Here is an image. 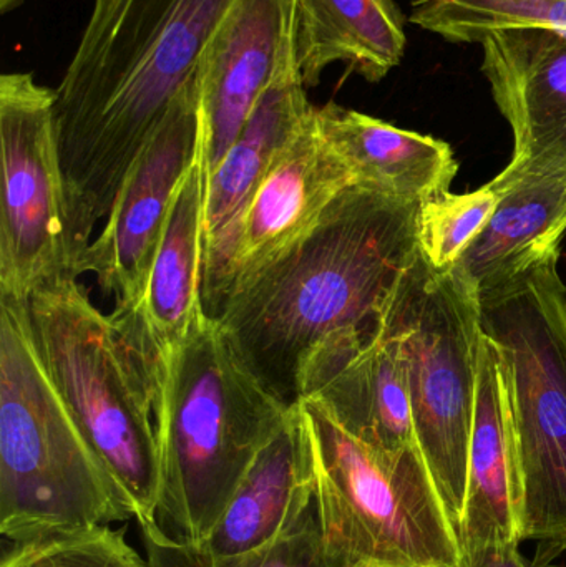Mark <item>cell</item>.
<instances>
[{"instance_id":"cell-1","label":"cell","mask_w":566,"mask_h":567,"mask_svg":"<svg viewBox=\"0 0 566 567\" xmlns=\"http://www.w3.org/2000/svg\"><path fill=\"white\" fill-rule=\"evenodd\" d=\"M419 206L349 186L311 233L229 290L219 329L288 409L301 402L302 377L319 349L346 333L381 330L421 256Z\"/></svg>"},{"instance_id":"cell-2","label":"cell","mask_w":566,"mask_h":567,"mask_svg":"<svg viewBox=\"0 0 566 567\" xmlns=\"http://www.w3.org/2000/svg\"><path fill=\"white\" fill-rule=\"evenodd\" d=\"M235 0H95L55 89L72 268Z\"/></svg>"},{"instance_id":"cell-3","label":"cell","mask_w":566,"mask_h":567,"mask_svg":"<svg viewBox=\"0 0 566 567\" xmlns=\"http://www.w3.org/2000/svg\"><path fill=\"white\" fill-rule=\"evenodd\" d=\"M289 412L206 313L176 355L156 406L159 532L173 542L199 545Z\"/></svg>"},{"instance_id":"cell-4","label":"cell","mask_w":566,"mask_h":567,"mask_svg":"<svg viewBox=\"0 0 566 567\" xmlns=\"http://www.w3.org/2000/svg\"><path fill=\"white\" fill-rule=\"evenodd\" d=\"M128 519L43 370L27 300L0 297V533L17 545Z\"/></svg>"},{"instance_id":"cell-5","label":"cell","mask_w":566,"mask_h":567,"mask_svg":"<svg viewBox=\"0 0 566 567\" xmlns=\"http://www.w3.org/2000/svg\"><path fill=\"white\" fill-rule=\"evenodd\" d=\"M43 370L140 526L155 523L162 452L155 396L110 316L73 275L27 299Z\"/></svg>"},{"instance_id":"cell-6","label":"cell","mask_w":566,"mask_h":567,"mask_svg":"<svg viewBox=\"0 0 566 567\" xmlns=\"http://www.w3.org/2000/svg\"><path fill=\"white\" fill-rule=\"evenodd\" d=\"M558 258L481 296L482 329L497 347L522 485V542L535 567L566 553V286Z\"/></svg>"},{"instance_id":"cell-7","label":"cell","mask_w":566,"mask_h":567,"mask_svg":"<svg viewBox=\"0 0 566 567\" xmlns=\"http://www.w3.org/2000/svg\"><path fill=\"white\" fill-rule=\"evenodd\" d=\"M316 473L322 543L338 567H464L459 532L421 450L388 455L299 402Z\"/></svg>"},{"instance_id":"cell-8","label":"cell","mask_w":566,"mask_h":567,"mask_svg":"<svg viewBox=\"0 0 566 567\" xmlns=\"http://www.w3.org/2000/svg\"><path fill=\"white\" fill-rule=\"evenodd\" d=\"M381 329L401 346L419 449L459 532L484 337L481 296L455 266L435 271L421 255L399 284Z\"/></svg>"},{"instance_id":"cell-9","label":"cell","mask_w":566,"mask_h":567,"mask_svg":"<svg viewBox=\"0 0 566 567\" xmlns=\"http://www.w3.org/2000/svg\"><path fill=\"white\" fill-rule=\"evenodd\" d=\"M0 297L27 300L73 275L55 90L32 73L0 76Z\"/></svg>"},{"instance_id":"cell-10","label":"cell","mask_w":566,"mask_h":567,"mask_svg":"<svg viewBox=\"0 0 566 567\" xmlns=\"http://www.w3.org/2000/svg\"><path fill=\"white\" fill-rule=\"evenodd\" d=\"M196 76L176 95L158 128L133 163L105 225L90 243L75 276L92 272L113 312L138 309L176 193L198 162Z\"/></svg>"},{"instance_id":"cell-11","label":"cell","mask_w":566,"mask_h":567,"mask_svg":"<svg viewBox=\"0 0 566 567\" xmlns=\"http://www.w3.org/2000/svg\"><path fill=\"white\" fill-rule=\"evenodd\" d=\"M296 0H235L196 70L198 165L209 182L253 110L296 62Z\"/></svg>"},{"instance_id":"cell-12","label":"cell","mask_w":566,"mask_h":567,"mask_svg":"<svg viewBox=\"0 0 566 567\" xmlns=\"http://www.w3.org/2000/svg\"><path fill=\"white\" fill-rule=\"evenodd\" d=\"M481 47L482 73L514 133V156L498 176H566V35L511 30Z\"/></svg>"},{"instance_id":"cell-13","label":"cell","mask_w":566,"mask_h":567,"mask_svg":"<svg viewBox=\"0 0 566 567\" xmlns=\"http://www.w3.org/2000/svg\"><path fill=\"white\" fill-rule=\"evenodd\" d=\"M203 233L205 182L196 162L169 209L142 303L133 312L110 313L146 375L155 383L159 399L168 385L176 355L196 323L206 316Z\"/></svg>"},{"instance_id":"cell-14","label":"cell","mask_w":566,"mask_h":567,"mask_svg":"<svg viewBox=\"0 0 566 567\" xmlns=\"http://www.w3.org/2000/svg\"><path fill=\"white\" fill-rule=\"evenodd\" d=\"M315 106L309 103L298 62L279 73L243 126L205 188L203 303L218 317L226 275L243 218L259 186L301 132Z\"/></svg>"},{"instance_id":"cell-15","label":"cell","mask_w":566,"mask_h":567,"mask_svg":"<svg viewBox=\"0 0 566 567\" xmlns=\"http://www.w3.org/2000/svg\"><path fill=\"white\" fill-rule=\"evenodd\" d=\"M302 399L318 403L375 452L421 450L404 357L399 340L385 330L375 336L346 333L326 343L306 367Z\"/></svg>"},{"instance_id":"cell-16","label":"cell","mask_w":566,"mask_h":567,"mask_svg":"<svg viewBox=\"0 0 566 567\" xmlns=\"http://www.w3.org/2000/svg\"><path fill=\"white\" fill-rule=\"evenodd\" d=\"M352 185L351 172L322 140L312 110L301 132L259 186L243 218L223 303L236 284L311 233L331 203Z\"/></svg>"},{"instance_id":"cell-17","label":"cell","mask_w":566,"mask_h":567,"mask_svg":"<svg viewBox=\"0 0 566 567\" xmlns=\"http://www.w3.org/2000/svg\"><path fill=\"white\" fill-rule=\"evenodd\" d=\"M315 499L311 442L298 403L246 473L215 528L193 548L209 558L265 548L301 525Z\"/></svg>"},{"instance_id":"cell-18","label":"cell","mask_w":566,"mask_h":567,"mask_svg":"<svg viewBox=\"0 0 566 567\" xmlns=\"http://www.w3.org/2000/svg\"><path fill=\"white\" fill-rule=\"evenodd\" d=\"M459 539L462 549L522 543L521 470L511 403L501 355L485 333L478 355L467 503Z\"/></svg>"},{"instance_id":"cell-19","label":"cell","mask_w":566,"mask_h":567,"mask_svg":"<svg viewBox=\"0 0 566 567\" xmlns=\"http://www.w3.org/2000/svg\"><path fill=\"white\" fill-rule=\"evenodd\" d=\"M315 116L322 140L362 188L421 203L449 192L457 175L451 145L434 136L398 128L338 103L316 106Z\"/></svg>"},{"instance_id":"cell-20","label":"cell","mask_w":566,"mask_h":567,"mask_svg":"<svg viewBox=\"0 0 566 567\" xmlns=\"http://www.w3.org/2000/svg\"><path fill=\"white\" fill-rule=\"evenodd\" d=\"M497 208L455 268L478 296L560 255L566 235V176H495Z\"/></svg>"},{"instance_id":"cell-21","label":"cell","mask_w":566,"mask_h":567,"mask_svg":"<svg viewBox=\"0 0 566 567\" xmlns=\"http://www.w3.org/2000/svg\"><path fill=\"white\" fill-rule=\"evenodd\" d=\"M405 49V17L395 0H296V62L306 89L339 62L381 82L401 65Z\"/></svg>"},{"instance_id":"cell-22","label":"cell","mask_w":566,"mask_h":567,"mask_svg":"<svg viewBox=\"0 0 566 567\" xmlns=\"http://www.w3.org/2000/svg\"><path fill=\"white\" fill-rule=\"evenodd\" d=\"M412 23L451 43L492 33L550 30L566 35V0H411Z\"/></svg>"},{"instance_id":"cell-23","label":"cell","mask_w":566,"mask_h":567,"mask_svg":"<svg viewBox=\"0 0 566 567\" xmlns=\"http://www.w3.org/2000/svg\"><path fill=\"white\" fill-rule=\"evenodd\" d=\"M150 567H338L326 553L318 512L271 545L229 558H209L198 549L173 542L153 523L140 526Z\"/></svg>"},{"instance_id":"cell-24","label":"cell","mask_w":566,"mask_h":567,"mask_svg":"<svg viewBox=\"0 0 566 567\" xmlns=\"http://www.w3.org/2000/svg\"><path fill=\"white\" fill-rule=\"evenodd\" d=\"M498 193L491 185L465 195L441 192L419 206L418 238L421 255L435 271L461 261L497 208Z\"/></svg>"},{"instance_id":"cell-25","label":"cell","mask_w":566,"mask_h":567,"mask_svg":"<svg viewBox=\"0 0 566 567\" xmlns=\"http://www.w3.org/2000/svg\"><path fill=\"white\" fill-rule=\"evenodd\" d=\"M0 567H150L110 526L17 543Z\"/></svg>"},{"instance_id":"cell-26","label":"cell","mask_w":566,"mask_h":567,"mask_svg":"<svg viewBox=\"0 0 566 567\" xmlns=\"http://www.w3.org/2000/svg\"><path fill=\"white\" fill-rule=\"evenodd\" d=\"M465 567H535L522 556L518 545H482L464 549Z\"/></svg>"},{"instance_id":"cell-27","label":"cell","mask_w":566,"mask_h":567,"mask_svg":"<svg viewBox=\"0 0 566 567\" xmlns=\"http://www.w3.org/2000/svg\"><path fill=\"white\" fill-rule=\"evenodd\" d=\"M22 2L23 0H0V10H2L3 13L10 12V10L16 9V7H19Z\"/></svg>"},{"instance_id":"cell-28","label":"cell","mask_w":566,"mask_h":567,"mask_svg":"<svg viewBox=\"0 0 566 567\" xmlns=\"http://www.w3.org/2000/svg\"><path fill=\"white\" fill-rule=\"evenodd\" d=\"M465 567V566H464Z\"/></svg>"}]
</instances>
